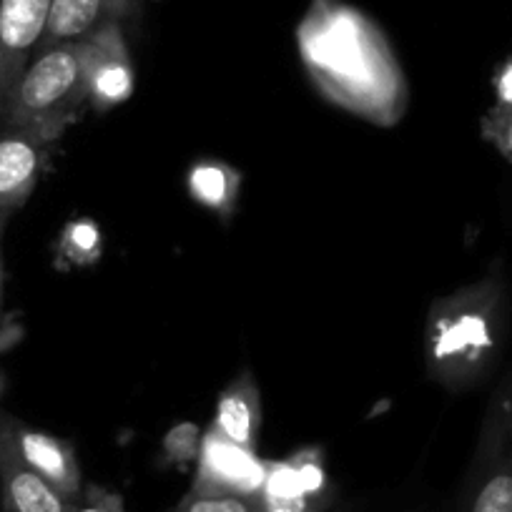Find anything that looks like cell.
Listing matches in <instances>:
<instances>
[{"mask_svg":"<svg viewBox=\"0 0 512 512\" xmlns=\"http://www.w3.org/2000/svg\"><path fill=\"white\" fill-rule=\"evenodd\" d=\"M460 512H512V377L485 412Z\"/></svg>","mask_w":512,"mask_h":512,"instance_id":"cell-4","label":"cell"},{"mask_svg":"<svg viewBox=\"0 0 512 512\" xmlns=\"http://www.w3.org/2000/svg\"><path fill=\"white\" fill-rule=\"evenodd\" d=\"M106 21H111V18H108L103 0H51L46 31L38 43V51L63 46V43L86 41Z\"/></svg>","mask_w":512,"mask_h":512,"instance_id":"cell-12","label":"cell"},{"mask_svg":"<svg viewBox=\"0 0 512 512\" xmlns=\"http://www.w3.org/2000/svg\"><path fill=\"white\" fill-rule=\"evenodd\" d=\"M495 86V106L497 111H512V56L502 61V66L495 71L492 78Z\"/></svg>","mask_w":512,"mask_h":512,"instance_id":"cell-18","label":"cell"},{"mask_svg":"<svg viewBox=\"0 0 512 512\" xmlns=\"http://www.w3.org/2000/svg\"><path fill=\"white\" fill-rule=\"evenodd\" d=\"M86 63L88 106L108 111L126 101L134 91V66L126 36L118 21H106L96 33L81 41Z\"/></svg>","mask_w":512,"mask_h":512,"instance_id":"cell-5","label":"cell"},{"mask_svg":"<svg viewBox=\"0 0 512 512\" xmlns=\"http://www.w3.org/2000/svg\"><path fill=\"white\" fill-rule=\"evenodd\" d=\"M73 512H121V502H118V497L106 495V492H91L88 497L81 495Z\"/></svg>","mask_w":512,"mask_h":512,"instance_id":"cell-19","label":"cell"},{"mask_svg":"<svg viewBox=\"0 0 512 512\" xmlns=\"http://www.w3.org/2000/svg\"><path fill=\"white\" fill-rule=\"evenodd\" d=\"M299 48L314 81L354 111L382 113L374 93L395 101L400 83L392 53L372 21L339 0H314L299 26Z\"/></svg>","mask_w":512,"mask_h":512,"instance_id":"cell-1","label":"cell"},{"mask_svg":"<svg viewBox=\"0 0 512 512\" xmlns=\"http://www.w3.org/2000/svg\"><path fill=\"white\" fill-rule=\"evenodd\" d=\"M51 144L26 128L0 123V216L11 219L36 189Z\"/></svg>","mask_w":512,"mask_h":512,"instance_id":"cell-7","label":"cell"},{"mask_svg":"<svg viewBox=\"0 0 512 512\" xmlns=\"http://www.w3.org/2000/svg\"><path fill=\"white\" fill-rule=\"evenodd\" d=\"M262 425V402L259 390L249 374H241L239 379L229 384L216 405L214 427L211 430L234 445L254 450L256 435Z\"/></svg>","mask_w":512,"mask_h":512,"instance_id":"cell-11","label":"cell"},{"mask_svg":"<svg viewBox=\"0 0 512 512\" xmlns=\"http://www.w3.org/2000/svg\"><path fill=\"white\" fill-rule=\"evenodd\" d=\"M61 254L73 264H91L101 254V234L91 221H73L61 239Z\"/></svg>","mask_w":512,"mask_h":512,"instance_id":"cell-15","label":"cell"},{"mask_svg":"<svg viewBox=\"0 0 512 512\" xmlns=\"http://www.w3.org/2000/svg\"><path fill=\"white\" fill-rule=\"evenodd\" d=\"M510 299L502 274L440 299L427 319L425 349L432 379L450 392H465L490 377L507 342Z\"/></svg>","mask_w":512,"mask_h":512,"instance_id":"cell-2","label":"cell"},{"mask_svg":"<svg viewBox=\"0 0 512 512\" xmlns=\"http://www.w3.org/2000/svg\"><path fill=\"white\" fill-rule=\"evenodd\" d=\"M0 432L31 470L51 482L68 500H81V467L68 442L48 432L31 430L8 415H0Z\"/></svg>","mask_w":512,"mask_h":512,"instance_id":"cell-8","label":"cell"},{"mask_svg":"<svg viewBox=\"0 0 512 512\" xmlns=\"http://www.w3.org/2000/svg\"><path fill=\"white\" fill-rule=\"evenodd\" d=\"M482 136H485L507 161H512V111H497V108H490L487 116L482 118Z\"/></svg>","mask_w":512,"mask_h":512,"instance_id":"cell-16","label":"cell"},{"mask_svg":"<svg viewBox=\"0 0 512 512\" xmlns=\"http://www.w3.org/2000/svg\"><path fill=\"white\" fill-rule=\"evenodd\" d=\"M199 480L196 487L204 490H234L262 492L267 467L254 457V450L234 445L216 435L214 430L201 440L199 450Z\"/></svg>","mask_w":512,"mask_h":512,"instance_id":"cell-9","label":"cell"},{"mask_svg":"<svg viewBox=\"0 0 512 512\" xmlns=\"http://www.w3.org/2000/svg\"><path fill=\"white\" fill-rule=\"evenodd\" d=\"M0 387H3V384H0Z\"/></svg>","mask_w":512,"mask_h":512,"instance_id":"cell-22","label":"cell"},{"mask_svg":"<svg viewBox=\"0 0 512 512\" xmlns=\"http://www.w3.org/2000/svg\"><path fill=\"white\" fill-rule=\"evenodd\" d=\"M8 216H0V349L8 344V329L3 324V289H6V262H3V234H6Z\"/></svg>","mask_w":512,"mask_h":512,"instance_id":"cell-20","label":"cell"},{"mask_svg":"<svg viewBox=\"0 0 512 512\" xmlns=\"http://www.w3.org/2000/svg\"><path fill=\"white\" fill-rule=\"evenodd\" d=\"M174 512H267V507L262 492L204 490L194 485Z\"/></svg>","mask_w":512,"mask_h":512,"instance_id":"cell-14","label":"cell"},{"mask_svg":"<svg viewBox=\"0 0 512 512\" xmlns=\"http://www.w3.org/2000/svg\"><path fill=\"white\" fill-rule=\"evenodd\" d=\"M0 500L6 512H73L76 502L43 480L0 432Z\"/></svg>","mask_w":512,"mask_h":512,"instance_id":"cell-10","label":"cell"},{"mask_svg":"<svg viewBox=\"0 0 512 512\" xmlns=\"http://www.w3.org/2000/svg\"><path fill=\"white\" fill-rule=\"evenodd\" d=\"M88 106L86 63L81 43L36 51L8 93L0 123L26 128L53 144Z\"/></svg>","mask_w":512,"mask_h":512,"instance_id":"cell-3","label":"cell"},{"mask_svg":"<svg viewBox=\"0 0 512 512\" xmlns=\"http://www.w3.org/2000/svg\"><path fill=\"white\" fill-rule=\"evenodd\" d=\"M51 0H0V111L13 83L38 51Z\"/></svg>","mask_w":512,"mask_h":512,"instance_id":"cell-6","label":"cell"},{"mask_svg":"<svg viewBox=\"0 0 512 512\" xmlns=\"http://www.w3.org/2000/svg\"><path fill=\"white\" fill-rule=\"evenodd\" d=\"M103 3H106L108 18L118 23H121L123 18L136 16V11H139L141 6V0H103Z\"/></svg>","mask_w":512,"mask_h":512,"instance_id":"cell-21","label":"cell"},{"mask_svg":"<svg viewBox=\"0 0 512 512\" xmlns=\"http://www.w3.org/2000/svg\"><path fill=\"white\" fill-rule=\"evenodd\" d=\"M201 440H204V437H199V430H196L194 425H179L176 430L169 432V437H166V452H169L174 460H194L201 450Z\"/></svg>","mask_w":512,"mask_h":512,"instance_id":"cell-17","label":"cell"},{"mask_svg":"<svg viewBox=\"0 0 512 512\" xmlns=\"http://www.w3.org/2000/svg\"><path fill=\"white\" fill-rule=\"evenodd\" d=\"M189 191L199 204L229 216L239 199V174L224 161H199L189 171Z\"/></svg>","mask_w":512,"mask_h":512,"instance_id":"cell-13","label":"cell"}]
</instances>
